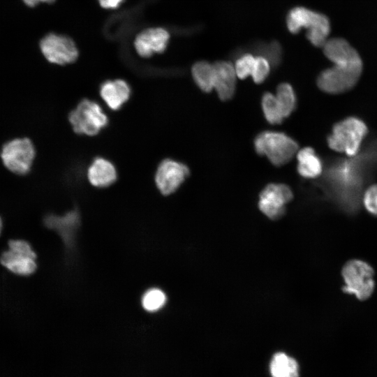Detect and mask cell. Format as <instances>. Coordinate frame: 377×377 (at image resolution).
I'll return each instance as SVG.
<instances>
[{"mask_svg": "<svg viewBox=\"0 0 377 377\" xmlns=\"http://www.w3.org/2000/svg\"><path fill=\"white\" fill-rule=\"evenodd\" d=\"M323 48L334 65L320 73L317 79L318 88L332 94L351 89L362 71V61L357 51L343 38L328 39Z\"/></svg>", "mask_w": 377, "mask_h": 377, "instance_id": "1", "label": "cell"}, {"mask_svg": "<svg viewBox=\"0 0 377 377\" xmlns=\"http://www.w3.org/2000/svg\"><path fill=\"white\" fill-rule=\"evenodd\" d=\"M254 149L274 166L288 163L298 151V143L283 132L264 131L254 138Z\"/></svg>", "mask_w": 377, "mask_h": 377, "instance_id": "2", "label": "cell"}, {"mask_svg": "<svg viewBox=\"0 0 377 377\" xmlns=\"http://www.w3.org/2000/svg\"><path fill=\"white\" fill-rule=\"evenodd\" d=\"M288 31L298 33L302 29L307 30L306 37L316 47H323L330 31L328 18L319 13L302 6L291 9L286 17Z\"/></svg>", "mask_w": 377, "mask_h": 377, "instance_id": "3", "label": "cell"}, {"mask_svg": "<svg viewBox=\"0 0 377 377\" xmlns=\"http://www.w3.org/2000/svg\"><path fill=\"white\" fill-rule=\"evenodd\" d=\"M367 131L363 121L355 117H349L333 126L327 142L332 149L353 156L358 152Z\"/></svg>", "mask_w": 377, "mask_h": 377, "instance_id": "4", "label": "cell"}, {"mask_svg": "<svg viewBox=\"0 0 377 377\" xmlns=\"http://www.w3.org/2000/svg\"><path fill=\"white\" fill-rule=\"evenodd\" d=\"M341 275L344 293L353 295L360 300L368 299L373 293L374 271L367 263L357 259L350 260L343 265Z\"/></svg>", "mask_w": 377, "mask_h": 377, "instance_id": "5", "label": "cell"}, {"mask_svg": "<svg viewBox=\"0 0 377 377\" xmlns=\"http://www.w3.org/2000/svg\"><path fill=\"white\" fill-rule=\"evenodd\" d=\"M69 121L78 134L96 135L108 124L107 115L95 101L84 99L69 114Z\"/></svg>", "mask_w": 377, "mask_h": 377, "instance_id": "6", "label": "cell"}, {"mask_svg": "<svg viewBox=\"0 0 377 377\" xmlns=\"http://www.w3.org/2000/svg\"><path fill=\"white\" fill-rule=\"evenodd\" d=\"M35 149L28 138H17L6 143L1 152L4 165L12 172L25 175L31 169Z\"/></svg>", "mask_w": 377, "mask_h": 377, "instance_id": "7", "label": "cell"}, {"mask_svg": "<svg viewBox=\"0 0 377 377\" xmlns=\"http://www.w3.org/2000/svg\"><path fill=\"white\" fill-rule=\"evenodd\" d=\"M36 255L31 245L24 240H10L8 249L0 258L1 263L11 272L27 276L36 269Z\"/></svg>", "mask_w": 377, "mask_h": 377, "instance_id": "8", "label": "cell"}, {"mask_svg": "<svg viewBox=\"0 0 377 377\" xmlns=\"http://www.w3.org/2000/svg\"><path fill=\"white\" fill-rule=\"evenodd\" d=\"M293 198V191L288 185L271 183L265 186L260 193L258 207L269 219L277 220L283 216L286 205Z\"/></svg>", "mask_w": 377, "mask_h": 377, "instance_id": "9", "label": "cell"}, {"mask_svg": "<svg viewBox=\"0 0 377 377\" xmlns=\"http://www.w3.org/2000/svg\"><path fill=\"white\" fill-rule=\"evenodd\" d=\"M189 175L190 170L186 165L167 158L158 165L155 182L160 192L168 195L176 191Z\"/></svg>", "mask_w": 377, "mask_h": 377, "instance_id": "10", "label": "cell"}, {"mask_svg": "<svg viewBox=\"0 0 377 377\" xmlns=\"http://www.w3.org/2000/svg\"><path fill=\"white\" fill-rule=\"evenodd\" d=\"M40 47L45 57L51 63L67 64L75 61L78 57L74 42L66 36L50 34L41 40Z\"/></svg>", "mask_w": 377, "mask_h": 377, "instance_id": "11", "label": "cell"}, {"mask_svg": "<svg viewBox=\"0 0 377 377\" xmlns=\"http://www.w3.org/2000/svg\"><path fill=\"white\" fill-rule=\"evenodd\" d=\"M169 38L170 34L164 29H147L137 36L134 46L139 55L149 57L154 53L163 52L167 47Z\"/></svg>", "mask_w": 377, "mask_h": 377, "instance_id": "12", "label": "cell"}, {"mask_svg": "<svg viewBox=\"0 0 377 377\" xmlns=\"http://www.w3.org/2000/svg\"><path fill=\"white\" fill-rule=\"evenodd\" d=\"M214 68V86L221 101H228L235 94L237 74L234 65L227 61H218L213 64Z\"/></svg>", "mask_w": 377, "mask_h": 377, "instance_id": "13", "label": "cell"}, {"mask_svg": "<svg viewBox=\"0 0 377 377\" xmlns=\"http://www.w3.org/2000/svg\"><path fill=\"white\" fill-rule=\"evenodd\" d=\"M100 95L112 110L119 109L131 95V87L123 80H108L100 87Z\"/></svg>", "mask_w": 377, "mask_h": 377, "instance_id": "14", "label": "cell"}, {"mask_svg": "<svg viewBox=\"0 0 377 377\" xmlns=\"http://www.w3.org/2000/svg\"><path fill=\"white\" fill-rule=\"evenodd\" d=\"M89 182L96 187H106L112 184L117 179V174L114 165L103 158H96L87 170Z\"/></svg>", "mask_w": 377, "mask_h": 377, "instance_id": "15", "label": "cell"}, {"mask_svg": "<svg viewBox=\"0 0 377 377\" xmlns=\"http://www.w3.org/2000/svg\"><path fill=\"white\" fill-rule=\"evenodd\" d=\"M298 174L306 179H315L323 171V163L316 151L310 147H304L296 154Z\"/></svg>", "mask_w": 377, "mask_h": 377, "instance_id": "16", "label": "cell"}, {"mask_svg": "<svg viewBox=\"0 0 377 377\" xmlns=\"http://www.w3.org/2000/svg\"><path fill=\"white\" fill-rule=\"evenodd\" d=\"M269 370L272 377H299V366L297 361L281 352L272 357Z\"/></svg>", "mask_w": 377, "mask_h": 377, "instance_id": "17", "label": "cell"}, {"mask_svg": "<svg viewBox=\"0 0 377 377\" xmlns=\"http://www.w3.org/2000/svg\"><path fill=\"white\" fill-rule=\"evenodd\" d=\"M193 79L200 90L211 92L214 86V68L213 64L199 61L191 68Z\"/></svg>", "mask_w": 377, "mask_h": 377, "instance_id": "18", "label": "cell"}, {"mask_svg": "<svg viewBox=\"0 0 377 377\" xmlns=\"http://www.w3.org/2000/svg\"><path fill=\"white\" fill-rule=\"evenodd\" d=\"M275 96L283 116L288 117L297 106V96L293 87L288 82L280 83Z\"/></svg>", "mask_w": 377, "mask_h": 377, "instance_id": "19", "label": "cell"}, {"mask_svg": "<svg viewBox=\"0 0 377 377\" xmlns=\"http://www.w3.org/2000/svg\"><path fill=\"white\" fill-rule=\"evenodd\" d=\"M261 106L267 121L273 125L283 122L284 117L281 112L276 96L271 92H265L261 98Z\"/></svg>", "mask_w": 377, "mask_h": 377, "instance_id": "20", "label": "cell"}, {"mask_svg": "<svg viewBox=\"0 0 377 377\" xmlns=\"http://www.w3.org/2000/svg\"><path fill=\"white\" fill-rule=\"evenodd\" d=\"M258 56L265 58L271 67L276 68L282 61L283 50L281 44L273 40L269 43H260L255 49Z\"/></svg>", "mask_w": 377, "mask_h": 377, "instance_id": "21", "label": "cell"}, {"mask_svg": "<svg viewBox=\"0 0 377 377\" xmlns=\"http://www.w3.org/2000/svg\"><path fill=\"white\" fill-rule=\"evenodd\" d=\"M166 302L165 293L159 288H151L146 291L142 298V307L149 312L160 310Z\"/></svg>", "mask_w": 377, "mask_h": 377, "instance_id": "22", "label": "cell"}, {"mask_svg": "<svg viewBox=\"0 0 377 377\" xmlns=\"http://www.w3.org/2000/svg\"><path fill=\"white\" fill-rule=\"evenodd\" d=\"M256 56L250 53L241 55L234 65L237 76L239 79H246L251 76L255 63Z\"/></svg>", "mask_w": 377, "mask_h": 377, "instance_id": "23", "label": "cell"}, {"mask_svg": "<svg viewBox=\"0 0 377 377\" xmlns=\"http://www.w3.org/2000/svg\"><path fill=\"white\" fill-rule=\"evenodd\" d=\"M271 71L269 62L264 57L256 56L253 69L251 77L256 84L263 83Z\"/></svg>", "mask_w": 377, "mask_h": 377, "instance_id": "24", "label": "cell"}, {"mask_svg": "<svg viewBox=\"0 0 377 377\" xmlns=\"http://www.w3.org/2000/svg\"><path fill=\"white\" fill-rule=\"evenodd\" d=\"M362 202L367 211L377 217V184L367 188L363 195Z\"/></svg>", "mask_w": 377, "mask_h": 377, "instance_id": "25", "label": "cell"}, {"mask_svg": "<svg viewBox=\"0 0 377 377\" xmlns=\"http://www.w3.org/2000/svg\"><path fill=\"white\" fill-rule=\"evenodd\" d=\"M100 5L105 8H114L119 6L123 0H98Z\"/></svg>", "mask_w": 377, "mask_h": 377, "instance_id": "26", "label": "cell"}, {"mask_svg": "<svg viewBox=\"0 0 377 377\" xmlns=\"http://www.w3.org/2000/svg\"><path fill=\"white\" fill-rule=\"evenodd\" d=\"M55 0H23V1L29 6H34L40 2L52 3Z\"/></svg>", "mask_w": 377, "mask_h": 377, "instance_id": "27", "label": "cell"}, {"mask_svg": "<svg viewBox=\"0 0 377 377\" xmlns=\"http://www.w3.org/2000/svg\"><path fill=\"white\" fill-rule=\"evenodd\" d=\"M1 229H2V221H1V219L0 218V234H1Z\"/></svg>", "mask_w": 377, "mask_h": 377, "instance_id": "28", "label": "cell"}]
</instances>
